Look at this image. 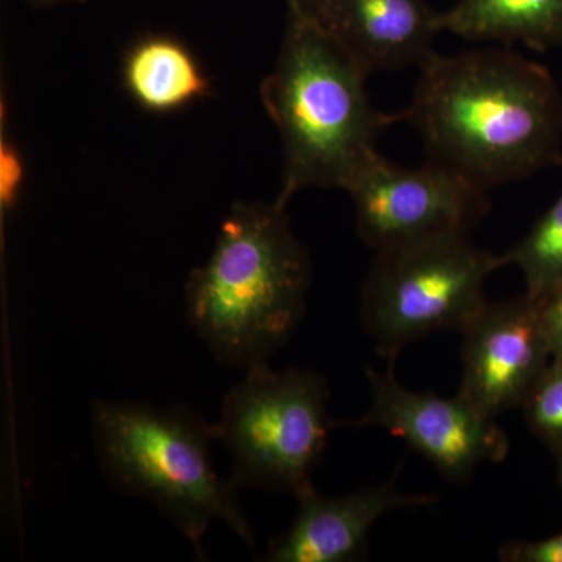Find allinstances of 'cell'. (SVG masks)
Here are the masks:
<instances>
[{
  "instance_id": "1",
  "label": "cell",
  "mask_w": 562,
  "mask_h": 562,
  "mask_svg": "<svg viewBox=\"0 0 562 562\" xmlns=\"http://www.w3.org/2000/svg\"><path fill=\"white\" fill-rule=\"evenodd\" d=\"M397 122L417 132L428 160L487 192L562 166L560 87L516 52H435Z\"/></svg>"
},
{
  "instance_id": "2",
  "label": "cell",
  "mask_w": 562,
  "mask_h": 562,
  "mask_svg": "<svg viewBox=\"0 0 562 562\" xmlns=\"http://www.w3.org/2000/svg\"><path fill=\"white\" fill-rule=\"evenodd\" d=\"M310 281L312 260L286 206L233 203L209 260L184 284L188 324L214 360L249 371L297 330Z\"/></svg>"
},
{
  "instance_id": "3",
  "label": "cell",
  "mask_w": 562,
  "mask_h": 562,
  "mask_svg": "<svg viewBox=\"0 0 562 562\" xmlns=\"http://www.w3.org/2000/svg\"><path fill=\"white\" fill-rule=\"evenodd\" d=\"M369 74L319 20L288 7L279 58L260 88L283 149L279 205L303 188L346 191L379 155L394 114L372 105Z\"/></svg>"
},
{
  "instance_id": "4",
  "label": "cell",
  "mask_w": 562,
  "mask_h": 562,
  "mask_svg": "<svg viewBox=\"0 0 562 562\" xmlns=\"http://www.w3.org/2000/svg\"><path fill=\"white\" fill-rule=\"evenodd\" d=\"M91 435L106 484L155 506L198 560H206L202 541L214 522L254 552L257 538L241 490L214 465V424L191 406L95 401Z\"/></svg>"
},
{
  "instance_id": "5",
  "label": "cell",
  "mask_w": 562,
  "mask_h": 562,
  "mask_svg": "<svg viewBox=\"0 0 562 562\" xmlns=\"http://www.w3.org/2000/svg\"><path fill=\"white\" fill-rule=\"evenodd\" d=\"M328 401L327 380L308 369L273 371L262 362L246 371L225 394L214 424L236 486L294 498L312 490L314 469L336 428Z\"/></svg>"
},
{
  "instance_id": "6",
  "label": "cell",
  "mask_w": 562,
  "mask_h": 562,
  "mask_svg": "<svg viewBox=\"0 0 562 562\" xmlns=\"http://www.w3.org/2000/svg\"><path fill=\"white\" fill-rule=\"evenodd\" d=\"M501 268V255L476 247L471 233L376 251L361 292L362 327L390 361L432 333H462Z\"/></svg>"
},
{
  "instance_id": "7",
  "label": "cell",
  "mask_w": 562,
  "mask_h": 562,
  "mask_svg": "<svg viewBox=\"0 0 562 562\" xmlns=\"http://www.w3.org/2000/svg\"><path fill=\"white\" fill-rule=\"evenodd\" d=\"M361 241L375 251L471 233L490 210L487 191L428 160L417 168L373 157L346 190Z\"/></svg>"
},
{
  "instance_id": "8",
  "label": "cell",
  "mask_w": 562,
  "mask_h": 562,
  "mask_svg": "<svg viewBox=\"0 0 562 562\" xmlns=\"http://www.w3.org/2000/svg\"><path fill=\"white\" fill-rule=\"evenodd\" d=\"M386 372L366 369L371 405L358 420L339 427H382L403 439L452 480H464L483 462L508 457L509 439L494 417L486 416L461 394L443 398L432 392L408 390Z\"/></svg>"
},
{
  "instance_id": "9",
  "label": "cell",
  "mask_w": 562,
  "mask_h": 562,
  "mask_svg": "<svg viewBox=\"0 0 562 562\" xmlns=\"http://www.w3.org/2000/svg\"><path fill=\"white\" fill-rule=\"evenodd\" d=\"M462 335L465 401L490 417L522 406L552 362L538 308L530 299L483 306Z\"/></svg>"
},
{
  "instance_id": "10",
  "label": "cell",
  "mask_w": 562,
  "mask_h": 562,
  "mask_svg": "<svg viewBox=\"0 0 562 562\" xmlns=\"http://www.w3.org/2000/svg\"><path fill=\"white\" fill-rule=\"evenodd\" d=\"M297 513L286 531L269 542L262 561L350 562L361 560L373 524L395 509L436 502L435 495L409 494L394 482L325 497L314 487L295 497Z\"/></svg>"
},
{
  "instance_id": "11",
  "label": "cell",
  "mask_w": 562,
  "mask_h": 562,
  "mask_svg": "<svg viewBox=\"0 0 562 562\" xmlns=\"http://www.w3.org/2000/svg\"><path fill=\"white\" fill-rule=\"evenodd\" d=\"M322 24L369 72L420 68L441 32L425 0H328Z\"/></svg>"
},
{
  "instance_id": "12",
  "label": "cell",
  "mask_w": 562,
  "mask_h": 562,
  "mask_svg": "<svg viewBox=\"0 0 562 562\" xmlns=\"http://www.w3.org/2000/svg\"><path fill=\"white\" fill-rule=\"evenodd\" d=\"M122 87L151 114H171L209 98L213 87L194 52L168 33H146L125 50Z\"/></svg>"
},
{
  "instance_id": "13",
  "label": "cell",
  "mask_w": 562,
  "mask_h": 562,
  "mask_svg": "<svg viewBox=\"0 0 562 562\" xmlns=\"http://www.w3.org/2000/svg\"><path fill=\"white\" fill-rule=\"evenodd\" d=\"M439 29L471 41L562 47V0H458L439 13Z\"/></svg>"
},
{
  "instance_id": "14",
  "label": "cell",
  "mask_w": 562,
  "mask_h": 562,
  "mask_svg": "<svg viewBox=\"0 0 562 562\" xmlns=\"http://www.w3.org/2000/svg\"><path fill=\"white\" fill-rule=\"evenodd\" d=\"M503 266L522 272L525 297L532 302L562 290V192L531 231L501 255Z\"/></svg>"
},
{
  "instance_id": "15",
  "label": "cell",
  "mask_w": 562,
  "mask_h": 562,
  "mask_svg": "<svg viewBox=\"0 0 562 562\" xmlns=\"http://www.w3.org/2000/svg\"><path fill=\"white\" fill-rule=\"evenodd\" d=\"M532 435L562 457V360H552L524 405Z\"/></svg>"
},
{
  "instance_id": "16",
  "label": "cell",
  "mask_w": 562,
  "mask_h": 562,
  "mask_svg": "<svg viewBox=\"0 0 562 562\" xmlns=\"http://www.w3.org/2000/svg\"><path fill=\"white\" fill-rule=\"evenodd\" d=\"M22 180H24V165L20 150L2 138L0 143V206L2 213H10L20 201Z\"/></svg>"
},
{
  "instance_id": "17",
  "label": "cell",
  "mask_w": 562,
  "mask_h": 562,
  "mask_svg": "<svg viewBox=\"0 0 562 562\" xmlns=\"http://www.w3.org/2000/svg\"><path fill=\"white\" fill-rule=\"evenodd\" d=\"M498 558L505 562H562V532L539 541L506 542Z\"/></svg>"
},
{
  "instance_id": "18",
  "label": "cell",
  "mask_w": 562,
  "mask_h": 562,
  "mask_svg": "<svg viewBox=\"0 0 562 562\" xmlns=\"http://www.w3.org/2000/svg\"><path fill=\"white\" fill-rule=\"evenodd\" d=\"M535 305L552 350V360H562V290L535 302Z\"/></svg>"
},
{
  "instance_id": "19",
  "label": "cell",
  "mask_w": 562,
  "mask_h": 562,
  "mask_svg": "<svg viewBox=\"0 0 562 562\" xmlns=\"http://www.w3.org/2000/svg\"><path fill=\"white\" fill-rule=\"evenodd\" d=\"M288 7L303 11L316 20H324L325 10H327L328 0H286Z\"/></svg>"
},
{
  "instance_id": "20",
  "label": "cell",
  "mask_w": 562,
  "mask_h": 562,
  "mask_svg": "<svg viewBox=\"0 0 562 562\" xmlns=\"http://www.w3.org/2000/svg\"><path fill=\"white\" fill-rule=\"evenodd\" d=\"M85 2V0H27L33 9H52V7L63 5V3Z\"/></svg>"
},
{
  "instance_id": "21",
  "label": "cell",
  "mask_w": 562,
  "mask_h": 562,
  "mask_svg": "<svg viewBox=\"0 0 562 562\" xmlns=\"http://www.w3.org/2000/svg\"><path fill=\"white\" fill-rule=\"evenodd\" d=\"M558 484H560L562 492V457L558 458Z\"/></svg>"
}]
</instances>
